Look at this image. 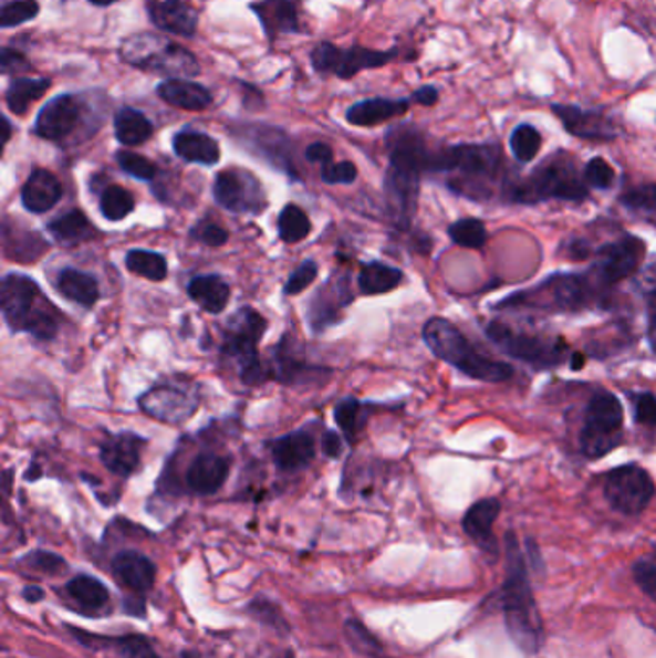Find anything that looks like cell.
Instances as JSON below:
<instances>
[{
    "instance_id": "1",
    "label": "cell",
    "mask_w": 656,
    "mask_h": 658,
    "mask_svg": "<svg viewBox=\"0 0 656 658\" xmlns=\"http://www.w3.org/2000/svg\"><path fill=\"white\" fill-rule=\"evenodd\" d=\"M504 582L501 587V610L512 644L525 655H535L543 647L545 631L531 589L530 563L514 532L504 535Z\"/></svg>"
},
{
    "instance_id": "2",
    "label": "cell",
    "mask_w": 656,
    "mask_h": 658,
    "mask_svg": "<svg viewBox=\"0 0 656 658\" xmlns=\"http://www.w3.org/2000/svg\"><path fill=\"white\" fill-rule=\"evenodd\" d=\"M452 174L449 187L470 199H489L493 184L502 176L499 145H455L434 155L431 170Z\"/></svg>"
},
{
    "instance_id": "3",
    "label": "cell",
    "mask_w": 656,
    "mask_h": 658,
    "mask_svg": "<svg viewBox=\"0 0 656 658\" xmlns=\"http://www.w3.org/2000/svg\"><path fill=\"white\" fill-rule=\"evenodd\" d=\"M424 341L429 351L445 363L455 366L472 379H480L487 384H501L512 377L514 370L507 363H499L489 356L481 355L465 333L460 332L449 320L431 318L424 326Z\"/></svg>"
},
{
    "instance_id": "4",
    "label": "cell",
    "mask_w": 656,
    "mask_h": 658,
    "mask_svg": "<svg viewBox=\"0 0 656 658\" xmlns=\"http://www.w3.org/2000/svg\"><path fill=\"white\" fill-rule=\"evenodd\" d=\"M119 59L147 74L168 75V80H189L200 74L197 56L189 49L155 31L133 33L119 43Z\"/></svg>"
},
{
    "instance_id": "5",
    "label": "cell",
    "mask_w": 656,
    "mask_h": 658,
    "mask_svg": "<svg viewBox=\"0 0 656 658\" xmlns=\"http://www.w3.org/2000/svg\"><path fill=\"white\" fill-rule=\"evenodd\" d=\"M507 191L510 200L520 205H538L545 200L582 202L590 197L587 184L577 174L574 160L562 153L539 164L530 178L512 184Z\"/></svg>"
},
{
    "instance_id": "6",
    "label": "cell",
    "mask_w": 656,
    "mask_h": 658,
    "mask_svg": "<svg viewBox=\"0 0 656 658\" xmlns=\"http://www.w3.org/2000/svg\"><path fill=\"white\" fill-rule=\"evenodd\" d=\"M624 408L613 393H597L585 408L580 449L587 459H603L622 445Z\"/></svg>"
},
{
    "instance_id": "7",
    "label": "cell",
    "mask_w": 656,
    "mask_h": 658,
    "mask_svg": "<svg viewBox=\"0 0 656 658\" xmlns=\"http://www.w3.org/2000/svg\"><path fill=\"white\" fill-rule=\"evenodd\" d=\"M591 289L587 278L575 274H554L533 289L510 295L502 309H538V311L575 312L587 306Z\"/></svg>"
},
{
    "instance_id": "8",
    "label": "cell",
    "mask_w": 656,
    "mask_h": 658,
    "mask_svg": "<svg viewBox=\"0 0 656 658\" xmlns=\"http://www.w3.org/2000/svg\"><path fill=\"white\" fill-rule=\"evenodd\" d=\"M265 320L254 309H241L229 320L223 340V353L239 364L244 385H260L265 379L259 356V341L265 332Z\"/></svg>"
},
{
    "instance_id": "9",
    "label": "cell",
    "mask_w": 656,
    "mask_h": 658,
    "mask_svg": "<svg viewBox=\"0 0 656 658\" xmlns=\"http://www.w3.org/2000/svg\"><path fill=\"white\" fill-rule=\"evenodd\" d=\"M487 337L501 348L504 355L530 364L538 370L554 368L564 363L566 347L561 341L545 340L531 333L514 332L501 322H489L486 327Z\"/></svg>"
},
{
    "instance_id": "10",
    "label": "cell",
    "mask_w": 656,
    "mask_h": 658,
    "mask_svg": "<svg viewBox=\"0 0 656 658\" xmlns=\"http://www.w3.org/2000/svg\"><path fill=\"white\" fill-rule=\"evenodd\" d=\"M606 503L624 516H639L655 499V481L639 464H624L606 473Z\"/></svg>"
},
{
    "instance_id": "11",
    "label": "cell",
    "mask_w": 656,
    "mask_h": 658,
    "mask_svg": "<svg viewBox=\"0 0 656 658\" xmlns=\"http://www.w3.org/2000/svg\"><path fill=\"white\" fill-rule=\"evenodd\" d=\"M397 49L392 51H376L354 45L351 49H340L333 43H317L310 52V64L317 74H333L341 80H351L364 70H376L397 59Z\"/></svg>"
},
{
    "instance_id": "12",
    "label": "cell",
    "mask_w": 656,
    "mask_h": 658,
    "mask_svg": "<svg viewBox=\"0 0 656 658\" xmlns=\"http://www.w3.org/2000/svg\"><path fill=\"white\" fill-rule=\"evenodd\" d=\"M91 93L85 95H75L66 93L51 98L39 111L33 134L44 139V142L64 143L74 137L82 129L85 119L91 114Z\"/></svg>"
},
{
    "instance_id": "13",
    "label": "cell",
    "mask_w": 656,
    "mask_h": 658,
    "mask_svg": "<svg viewBox=\"0 0 656 658\" xmlns=\"http://www.w3.org/2000/svg\"><path fill=\"white\" fill-rule=\"evenodd\" d=\"M215 199L237 215H260L265 208L264 191L251 171L223 170L215 179Z\"/></svg>"
},
{
    "instance_id": "14",
    "label": "cell",
    "mask_w": 656,
    "mask_h": 658,
    "mask_svg": "<svg viewBox=\"0 0 656 658\" xmlns=\"http://www.w3.org/2000/svg\"><path fill=\"white\" fill-rule=\"evenodd\" d=\"M139 408L150 418L164 424H179L189 420L199 407V397L185 385L163 384L140 395Z\"/></svg>"
},
{
    "instance_id": "15",
    "label": "cell",
    "mask_w": 656,
    "mask_h": 658,
    "mask_svg": "<svg viewBox=\"0 0 656 658\" xmlns=\"http://www.w3.org/2000/svg\"><path fill=\"white\" fill-rule=\"evenodd\" d=\"M41 299L38 283L22 274H8L2 280L0 291V306L12 332H28L31 320L43 309H38Z\"/></svg>"
},
{
    "instance_id": "16",
    "label": "cell",
    "mask_w": 656,
    "mask_h": 658,
    "mask_svg": "<svg viewBox=\"0 0 656 658\" xmlns=\"http://www.w3.org/2000/svg\"><path fill=\"white\" fill-rule=\"evenodd\" d=\"M421 171L406 164L389 163L385 176V195L397 226L406 230L410 226L418 195H420Z\"/></svg>"
},
{
    "instance_id": "17",
    "label": "cell",
    "mask_w": 656,
    "mask_h": 658,
    "mask_svg": "<svg viewBox=\"0 0 656 658\" xmlns=\"http://www.w3.org/2000/svg\"><path fill=\"white\" fill-rule=\"evenodd\" d=\"M645 243L634 236L619 237L618 241L606 243L597 251L595 268L603 283H618L634 275L642 267Z\"/></svg>"
},
{
    "instance_id": "18",
    "label": "cell",
    "mask_w": 656,
    "mask_h": 658,
    "mask_svg": "<svg viewBox=\"0 0 656 658\" xmlns=\"http://www.w3.org/2000/svg\"><path fill=\"white\" fill-rule=\"evenodd\" d=\"M556 118L570 135L583 142H614L618 139L619 127L613 116L603 111H585L574 104H553Z\"/></svg>"
},
{
    "instance_id": "19",
    "label": "cell",
    "mask_w": 656,
    "mask_h": 658,
    "mask_svg": "<svg viewBox=\"0 0 656 658\" xmlns=\"http://www.w3.org/2000/svg\"><path fill=\"white\" fill-rule=\"evenodd\" d=\"M148 20L156 30L179 38H192L199 28V12L185 0H145Z\"/></svg>"
},
{
    "instance_id": "20",
    "label": "cell",
    "mask_w": 656,
    "mask_h": 658,
    "mask_svg": "<svg viewBox=\"0 0 656 658\" xmlns=\"http://www.w3.org/2000/svg\"><path fill=\"white\" fill-rule=\"evenodd\" d=\"M499 514H501V501L489 497L473 503L462 518L466 535L473 541V545L480 549L483 555L493 556V558L499 556V543L493 533V525Z\"/></svg>"
},
{
    "instance_id": "21",
    "label": "cell",
    "mask_w": 656,
    "mask_h": 658,
    "mask_svg": "<svg viewBox=\"0 0 656 658\" xmlns=\"http://www.w3.org/2000/svg\"><path fill=\"white\" fill-rule=\"evenodd\" d=\"M147 445L145 437L124 431L118 436H112L101 447V460L104 467L119 478H129L140 467V455Z\"/></svg>"
},
{
    "instance_id": "22",
    "label": "cell",
    "mask_w": 656,
    "mask_h": 658,
    "mask_svg": "<svg viewBox=\"0 0 656 658\" xmlns=\"http://www.w3.org/2000/svg\"><path fill=\"white\" fill-rule=\"evenodd\" d=\"M228 476L229 460L215 452H207L192 460L185 481H187V488L199 495H215L216 491L223 488Z\"/></svg>"
},
{
    "instance_id": "23",
    "label": "cell",
    "mask_w": 656,
    "mask_h": 658,
    "mask_svg": "<svg viewBox=\"0 0 656 658\" xmlns=\"http://www.w3.org/2000/svg\"><path fill=\"white\" fill-rule=\"evenodd\" d=\"M410 98H366L348 106L347 122L353 126L374 127L389 122L393 118H400L410 108Z\"/></svg>"
},
{
    "instance_id": "24",
    "label": "cell",
    "mask_w": 656,
    "mask_h": 658,
    "mask_svg": "<svg viewBox=\"0 0 656 658\" xmlns=\"http://www.w3.org/2000/svg\"><path fill=\"white\" fill-rule=\"evenodd\" d=\"M112 574L129 592L145 593L155 585L156 568L137 551H124L112 561Z\"/></svg>"
},
{
    "instance_id": "25",
    "label": "cell",
    "mask_w": 656,
    "mask_h": 658,
    "mask_svg": "<svg viewBox=\"0 0 656 658\" xmlns=\"http://www.w3.org/2000/svg\"><path fill=\"white\" fill-rule=\"evenodd\" d=\"M314 455H316L314 437L303 429L288 434L272 445L273 462L283 472H293L309 467L314 460Z\"/></svg>"
},
{
    "instance_id": "26",
    "label": "cell",
    "mask_w": 656,
    "mask_h": 658,
    "mask_svg": "<svg viewBox=\"0 0 656 658\" xmlns=\"http://www.w3.org/2000/svg\"><path fill=\"white\" fill-rule=\"evenodd\" d=\"M62 199V184L52 171L38 168L22 187V205L33 215H43Z\"/></svg>"
},
{
    "instance_id": "27",
    "label": "cell",
    "mask_w": 656,
    "mask_h": 658,
    "mask_svg": "<svg viewBox=\"0 0 656 658\" xmlns=\"http://www.w3.org/2000/svg\"><path fill=\"white\" fill-rule=\"evenodd\" d=\"M156 95L170 106L191 112L207 111L215 101V96L205 85L191 82V80H181V77H174V80L160 83L156 87Z\"/></svg>"
},
{
    "instance_id": "28",
    "label": "cell",
    "mask_w": 656,
    "mask_h": 658,
    "mask_svg": "<svg viewBox=\"0 0 656 658\" xmlns=\"http://www.w3.org/2000/svg\"><path fill=\"white\" fill-rule=\"evenodd\" d=\"M251 10L259 15L262 30L270 39H275L281 33L301 31V22L293 0H260L251 4Z\"/></svg>"
},
{
    "instance_id": "29",
    "label": "cell",
    "mask_w": 656,
    "mask_h": 658,
    "mask_svg": "<svg viewBox=\"0 0 656 658\" xmlns=\"http://www.w3.org/2000/svg\"><path fill=\"white\" fill-rule=\"evenodd\" d=\"M174 153L189 164L215 166L220 160V145L210 135L184 129L174 135Z\"/></svg>"
},
{
    "instance_id": "30",
    "label": "cell",
    "mask_w": 656,
    "mask_h": 658,
    "mask_svg": "<svg viewBox=\"0 0 656 658\" xmlns=\"http://www.w3.org/2000/svg\"><path fill=\"white\" fill-rule=\"evenodd\" d=\"M187 293L202 311L220 314L228 306L231 289L228 283L221 280L220 275H199L191 280Z\"/></svg>"
},
{
    "instance_id": "31",
    "label": "cell",
    "mask_w": 656,
    "mask_h": 658,
    "mask_svg": "<svg viewBox=\"0 0 656 658\" xmlns=\"http://www.w3.org/2000/svg\"><path fill=\"white\" fill-rule=\"evenodd\" d=\"M56 288L62 295L66 296L67 301L82 304L85 309H93L101 296L96 278L80 272L75 268H66L60 272L56 278Z\"/></svg>"
},
{
    "instance_id": "32",
    "label": "cell",
    "mask_w": 656,
    "mask_h": 658,
    "mask_svg": "<svg viewBox=\"0 0 656 658\" xmlns=\"http://www.w3.org/2000/svg\"><path fill=\"white\" fill-rule=\"evenodd\" d=\"M52 82L46 77H23L18 75L12 82L8 83L7 106L8 111L15 116H23L30 111L31 104L39 101L41 96L51 90Z\"/></svg>"
},
{
    "instance_id": "33",
    "label": "cell",
    "mask_w": 656,
    "mask_h": 658,
    "mask_svg": "<svg viewBox=\"0 0 656 658\" xmlns=\"http://www.w3.org/2000/svg\"><path fill=\"white\" fill-rule=\"evenodd\" d=\"M153 132H155V127L143 112L135 111L132 106H124L116 112L114 134L122 145H126V147L143 145L153 137Z\"/></svg>"
},
{
    "instance_id": "34",
    "label": "cell",
    "mask_w": 656,
    "mask_h": 658,
    "mask_svg": "<svg viewBox=\"0 0 656 658\" xmlns=\"http://www.w3.org/2000/svg\"><path fill=\"white\" fill-rule=\"evenodd\" d=\"M400 282H403V272L384 262H366L362 264L361 274H358V289L362 295H384L397 289Z\"/></svg>"
},
{
    "instance_id": "35",
    "label": "cell",
    "mask_w": 656,
    "mask_h": 658,
    "mask_svg": "<svg viewBox=\"0 0 656 658\" xmlns=\"http://www.w3.org/2000/svg\"><path fill=\"white\" fill-rule=\"evenodd\" d=\"M67 595L85 610H103L108 600H111V593L104 587L101 579L91 576H77L67 582Z\"/></svg>"
},
{
    "instance_id": "36",
    "label": "cell",
    "mask_w": 656,
    "mask_h": 658,
    "mask_svg": "<svg viewBox=\"0 0 656 658\" xmlns=\"http://www.w3.org/2000/svg\"><path fill=\"white\" fill-rule=\"evenodd\" d=\"M49 231L60 243L75 244L93 239L96 231L82 210H72L49 223Z\"/></svg>"
},
{
    "instance_id": "37",
    "label": "cell",
    "mask_w": 656,
    "mask_h": 658,
    "mask_svg": "<svg viewBox=\"0 0 656 658\" xmlns=\"http://www.w3.org/2000/svg\"><path fill=\"white\" fill-rule=\"evenodd\" d=\"M126 267L129 272L145 278L148 282H163L168 275V262L163 254L143 249L127 252Z\"/></svg>"
},
{
    "instance_id": "38",
    "label": "cell",
    "mask_w": 656,
    "mask_h": 658,
    "mask_svg": "<svg viewBox=\"0 0 656 658\" xmlns=\"http://www.w3.org/2000/svg\"><path fill=\"white\" fill-rule=\"evenodd\" d=\"M312 226H310L309 216L303 208L296 205H288L281 210L278 218V231H280L281 241L285 243H299L309 237Z\"/></svg>"
},
{
    "instance_id": "39",
    "label": "cell",
    "mask_w": 656,
    "mask_h": 658,
    "mask_svg": "<svg viewBox=\"0 0 656 658\" xmlns=\"http://www.w3.org/2000/svg\"><path fill=\"white\" fill-rule=\"evenodd\" d=\"M135 199L126 187L108 186L101 195V212L106 220L119 222L132 215Z\"/></svg>"
},
{
    "instance_id": "40",
    "label": "cell",
    "mask_w": 656,
    "mask_h": 658,
    "mask_svg": "<svg viewBox=\"0 0 656 658\" xmlns=\"http://www.w3.org/2000/svg\"><path fill=\"white\" fill-rule=\"evenodd\" d=\"M541 145H543V137L530 124H520L510 135L512 155L520 164H530L541 150Z\"/></svg>"
},
{
    "instance_id": "41",
    "label": "cell",
    "mask_w": 656,
    "mask_h": 658,
    "mask_svg": "<svg viewBox=\"0 0 656 658\" xmlns=\"http://www.w3.org/2000/svg\"><path fill=\"white\" fill-rule=\"evenodd\" d=\"M449 237L452 239V243H457L458 247L478 251L487 243L486 223L478 218H462L450 226Z\"/></svg>"
},
{
    "instance_id": "42",
    "label": "cell",
    "mask_w": 656,
    "mask_h": 658,
    "mask_svg": "<svg viewBox=\"0 0 656 658\" xmlns=\"http://www.w3.org/2000/svg\"><path fill=\"white\" fill-rule=\"evenodd\" d=\"M39 10L38 0H7L0 8V28L8 30L31 22L38 18Z\"/></svg>"
},
{
    "instance_id": "43",
    "label": "cell",
    "mask_w": 656,
    "mask_h": 658,
    "mask_svg": "<svg viewBox=\"0 0 656 658\" xmlns=\"http://www.w3.org/2000/svg\"><path fill=\"white\" fill-rule=\"evenodd\" d=\"M635 584L653 603H656V547L639 556L632 566Z\"/></svg>"
},
{
    "instance_id": "44",
    "label": "cell",
    "mask_w": 656,
    "mask_h": 658,
    "mask_svg": "<svg viewBox=\"0 0 656 658\" xmlns=\"http://www.w3.org/2000/svg\"><path fill=\"white\" fill-rule=\"evenodd\" d=\"M361 410L362 407L358 400L345 399L341 400L340 405L335 407V412H333L335 422H337L348 441H354V436L362 428Z\"/></svg>"
},
{
    "instance_id": "45",
    "label": "cell",
    "mask_w": 656,
    "mask_h": 658,
    "mask_svg": "<svg viewBox=\"0 0 656 658\" xmlns=\"http://www.w3.org/2000/svg\"><path fill=\"white\" fill-rule=\"evenodd\" d=\"M583 179H585V184L587 186L593 187V189H601V191H605V189H611L614 186V181H616V171H614L613 166L606 163L605 158H591L587 166H585V170H583Z\"/></svg>"
},
{
    "instance_id": "46",
    "label": "cell",
    "mask_w": 656,
    "mask_h": 658,
    "mask_svg": "<svg viewBox=\"0 0 656 658\" xmlns=\"http://www.w3.org/2000/svg\"><path fill=\"white\" fill-rule=\"evenodd\" d=\"M116 160H118L119 168L129 174L132 178L140 179V181H150L156 178V166L145 156L129 153V150H119L116 153Z\"/></svg>"
},
{
    "instance_id": "47",
    "label": "cell",
    "mask_w": 656,
    "mask_h": 658,
    "mask_svg": "<svg viewBox=\"0 0 656 658\" xmlns=\"http://www.w3.org/2000/svg\"><path fill=\"white\" fill-rule=\"evenodd\" d=\"M622 205L634 210V212H642V215L656 216V186L655 184H647V186L634 187L622 197Z\"/></svg>"
},
{
    "instance_id": "48",
    "label": "cell",
    "mask_w": 656,
    "mask_h": 658,
    "mask_svg": "<svg viewBox=\"0 0 656 658\" xmlns=\"http://www.w3.org/2000/svg\"><path fill=\"white\" fill-rule=\"evenodd\" d=\"M114 647L122 658H160L156 655L147 637L126 636L114 641Z\"/></svg>"
},
{
    "instance_id": "49",
    "label": "cell",
    "mask_w": 656,
    "mask_h": 658,
    "mask_svg": "<svg viewBox=\"0 0 656 658\" xmlns=\"http://www.w3.org/2000/svg\"><path fill=\"white\" fill-rule=\"evenodd\" d=\"M317 275V264L312 260H306L301 267L296 268L293 274L289 275L288 283L283 288L285 295H299L303 293L304 289L309 288L310 283H314Z\"/></svg>"
},
{
    "instance_id": "50",
    "label": "cell",
    "mask_w": 656,
    "mask_h": 658,
    "mask_svg": "<svg viewBox=\"0 0 656 658\" xmlns=\"http://www.w3.org/2000/svg\"><path fill=\"white\" fill-rule=\"evenodd\" d=\"M356 176H358L356 166L353 163H347V160L340 164H325L324 168H322V179L330 186H337V184L348 186V184H353Z\"/></svg>"
},
{
    "instance_id": "51",
    "label": "cell",
    "mask_w": 656,
    "mask_h": 658,
    "mask_svg": "<svg viewBox=\"0 0 656 658\" xmlns=\"http://www.w3.org/2000/svg\"><path fill=\"white\" fill-rule=\"evenodd\" d=\"M347 637L354 649L364 652V655H374L379 649V644H377L376 639L369 636L368 629L364 628L358 622H348Z\"/></svg>"
},
{
    "instance_id": "52",
    "label": "cell",
    "mask_w": 656,
    "mask_h": 658,
    "mask_svg": "<svg viewBox=\"0 0 656 658\" xmlns=\"http://www.w3.org/2000/svg\"><path fill=\"white\" fill-rule=\"evenodd\" d=\"M635 422L642 426H656V397L653 393H639L634 397Z\"/></svg>"
},
{
    "instance_id": "53",
    "label": "cell",
    "mask_w": 656,
    "mask_h": 658,
    "mask_svg": "<svg viewBox=\"0 0 656 658\" xmlns=\"http://www.w3.org/2000/svg\"><path fill=\"white\" fill-rule=\"evenodd\" d=\"M30 62L25 60L22 52L15 51L12 46H2L0 52V72L4 75H20L22 72H30Z\"/></svg>"
},
{
    "instance_id": "54",
    "label": "cell",
    "mask_w": 656,
    "mask_h": 658,
    "mask_svg": "<svg viewBox=\"0 0 656 658\" xmlns=\"http://www.w3.org/2000/svg\"><path fill=\"white\" fill-rule=\"evenodd\" d=\"M192 233L199 237L200 241L208 244V247H221V244L229 241L228 230H223L218 223H202Z\"/></svg>"
},
{
    "instance_id": "55",
    "label": "cell",
    "mask_w": 656,
    "mask_h": 658,
    "mask_svg": "<svg viewBox=\"0 0 656 658\" xmlns=\"http://www.w3.org/2000/svg\"><path fill=\"white\" fill-rule=\"evenodd\" d=\"M28 561H30L33 568L43 570L46 574H59V572H62L64 566H66V563H64L59 555H54V553H44V551L33 553Z\"/></svg>"
},
{
    "instance_id": "56",
    "label": "cell",
    "mask_w": 656,
    "mask_h": 658,
    "mask_svg": "<svg viewBox=\"0 0 656 658\" xmlns=\"http://www.w3.org/2000/svg\"><path fill=\"white\" fill-rule=\"evenodd\" d=\"M637 285L645 295L656 299V260L650 262L649 267L643 268L637 278Z\"/></svg>"
},
{
    "instance_id": "57",
    "label": "cell",
    "mask_w": 656,
    "mask_h": 658,
    "mask_svg": "<svg viewBox=\"0 0 656 658\" xmlns=\"http://www.w3.org/2000/svg\"><path fill=\"white\" fill-rule=\"evenodd\" d=\"M333 158V150L330 145H325V143H312L309 148H306V160L312 164H330L332 163Z\"/></svg>"
},
{
    "instance_id": "58",
    "label": "cell",
    "mask_w": 656,
    "mask_h": 658,
    "mask_svg": "<svg viewBox=\"0 0 656 658\" xmlns=\"http://www.w3.org/2000/svg\"><path fill=\"white\" fill-rule=\"evenodd\" d=\"M322 449H324L325 457L340 459L341 452H343V439H341L340 434L325 431L324 439H322Z\"/></svg>"
},
{
    "instance_id": "59",
    "label": "cell",
    "mask_w": 656,
    "mask_h": 658,
    "mask_svg": "<svg viewBox=\"0 0 656 658\" xmlns=\"http://www.w3.org/2000/svg\"><path fill=\"white\" fill-rule=\"evenodd\" d=\"M410 101L421 104V106H434L439 101V91L436 87H431V85H424L420 90L414 91Z\"/></svg>"
},
{
    "instance_id": "60",
    "label": "cell",
    "mask_w": 656,
    "mask_h": 658,
    "mask_svg": "<svg viewBox=\"0 0 656 658\" xmlns=\"http://www.w3.org/2000/svg\"><path fill=\"white\" fill-rule=\"evenodd\" d=\"M649 335H650V343H653V348H655V351H656V306H655V309H653V312H650Z\"/></svg>"
},
{
    "instance_id": "61",
    "label": "cell",
    "mask_w": 656,
    "mask_h": 658,
    "mask_svg": "<svg viewBox=\"0 0 656 658\" xmlns=\"http://www.w3.org/2000/svg\"><path fill=\"white\" fill-rule=\"evenodd\" d=\"M23 595L28 597V600H39L41 597H43V592L38 589V587H28V589L23 592Z\"/></svg>"
},
{
    "instance_id": "62",
    "label": "cell",
    "mask_w": 656,
    "mask_h": 658,
    "mask_svg": "<svg viewBox=\"0 0 656 658\" xmlns=\"http://www.w3.org/2000/svg\"><path fill=\"white\" fill-rule=\"evenodd\" d=\"M87 2H91L93 7L106 8L112 7V4H116L118 0H87Z\"/></svg>"
},
{
    "instance_id": "63",
    "label": "cell",
    "mask_w": 656,
    "mask_h": 658,
    "mask_svg": "<svg viewBox=\"0 0 656 658\" xmlns=\"http://www.w3.org/2000/svg\"><path fill=\"white\" fill-rule=\"evenodd\" d=\"M2 122H4V145H7L10 142V135H12V124L7 118L2 119Z\"/></svg>"
}]
</instances>
